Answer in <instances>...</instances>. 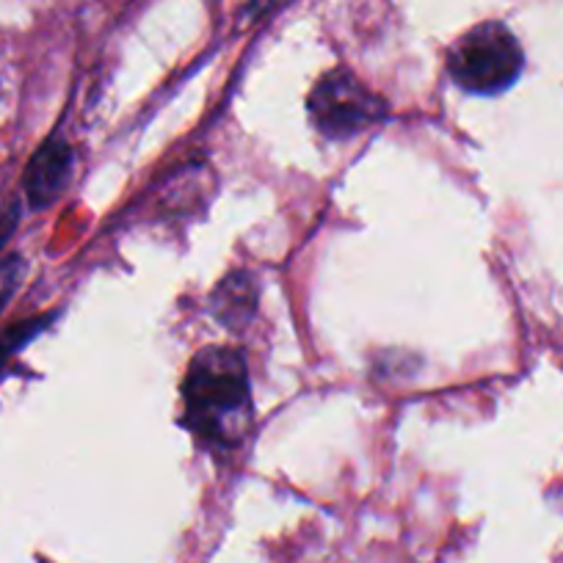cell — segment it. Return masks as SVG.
Here are the masks:
<instances>
[{
	"mask_svg": "<svg viewBox=\"0 0 563 563\" xmlns=\"http://www.w3.org/2000/svg\"><path fill=\"white\" fill-rule=\"evenodd\" d=\"M522 67L525 53L517 36L495 20L470 29L448 53V75L467 95H503L517 84Z\"/></svg>",
	"mask_w": 563,
	"mask_h": 563,
	"instance_id": "obj_2",
	"label": "cell"
},
{
	"mask_svg": "<svg viewBox=\"0 0 563 563\" xmlns=\"http://www.w3.org/2000/svg\"><path fill=\"white\" fill-rule=\"evenodd\" d=\"M307 111L318 133L332 141H343L387 119L389 108L354 73L332 69L312 86Z\"/></svg>",
	"mask_w": 563,
	"mask_h": 563,
	"instance_id": "obj_3",
	"label": "cell"
},
{
	"mask_svg": "<svg viewBox=\"0 0 563 563\" xmlns=\"http://www.w3.org/2000/svg\"><path fill=\"white\" fill-rule=\"evenodd\" d=\"M254 285L246 274H232L221 282L219 294H216V312L221 321L241 323L254 312Z\"/></svg>",
	"mask_w": 563,
	"mask_h": 563,
	"instance_id": "obj_5",
	"label": "cell"
},
{
	"mask_svg": "<svg viewBox=\"0 0 563 563\" xmlns=\"http://www.w3.org/2000/svg\"><path fill=\"white\" fill-rule=\"evenodd\" d=\"M186 426L202 445L227 451L252 426V384L241 351L208 345L191 360L183 382Z\"/></svg>",
	"mask_w": 563,
	"mask_h": 563,
	"instance_id": "obj_1",
	"label": "cell"
},
{
	"mask_svg": "<svg viewBox=\"0 0 563 563\" xmlns=\"http://www.w3.org/2000/svg\"><path fill=\"white\" fill-rule=\"evenodd\" d=\"M23 271H25V265H23V260H20V257H12V260H7V263L0 265V312H3L7 301L14 296V290L20 288Z\"/></svg>",
	"mask_w": 563,
	"mask_h": 563,
	"instance_id": "obj_6",
	"label": "cell"
},
{
	"mask_svg": "<svg viewBox=\"0 0 563 563\" xmlns=\"http://www.w3.org/2000/svg\"><path fill=\"white\" fill-rule=\"evenodd\" d=\"M73 147L64 139H58V135L47 139L34 153L23 177L25 197H29L31 208H47V205L56 202L67 191L69 180H73Z\"/></svg>",
	"mask_w": 563,
	"mask_h": 563,
	"instance_id": "obj_4",
	"label": "cell"
}]
</instances>
